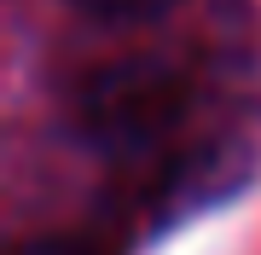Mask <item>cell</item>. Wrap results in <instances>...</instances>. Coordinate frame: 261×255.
<instances>
[{
  "mask_svg": "<svg viewBox=\"0 0 261 255\" xmlns=\"http://www.w3.org/2000/svg\"><path fill=\"white\" fill-rule=\"evenodd\" d=\"M186 110H192V87L180 70L128 58V64L87 76L82 99H75V128L87 145L111 157H140V151H157L186 122Z\"/></svg>",
  "mask_w": 261,
  "mask_h": 255,
  "instance_id": "obj_1",
  "label": "cell"
},
{
  "mask_svg": "<svg viewBox=\"0 0 261 255\" xmlns=\"http://www.w3.org/2000/svg\"><path fill=\"white\" fill-rule=\"evenodd\" d=\"M70 6L82 18H93V23H157L180 0H70Z\"/></svg>",
  "mask_w": 261,
  "mask_h": 255,
  "instance_id": "obj_2",
  "label": "cell"
},
{
  "mask_svg": "<svg viewBox=\"0 0 261 255\" xmlns=\"http://www.w3.org/2000/svg\"><path fill=\"white\" fill-rule=\"evenodd\" d=\"M18 255H93L87 244H70V238H35V244H23Z\"/></svg>",
  "mask_w": 261,
  "mask_h": 255,
  "instance_id": "obj_3",
  "label": "cell"
}]
</instances>
